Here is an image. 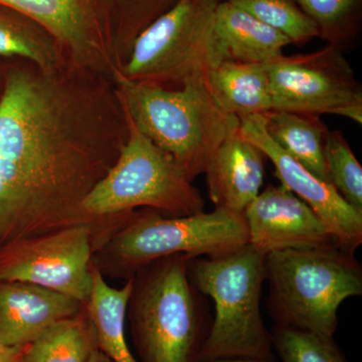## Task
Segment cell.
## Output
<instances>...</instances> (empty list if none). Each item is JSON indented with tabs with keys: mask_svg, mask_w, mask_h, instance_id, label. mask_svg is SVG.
<instances>
[{
	"mask_svg": "<svg viewBox=\"0 0 362 362\" xmlns=\"http://www.w3.org/2000/svg\"><path fill=\"white\" fill-rule=\"evenodd\" d=\"M115 82L66 63L26 62L4 71L0 92V243L87 225L84 201L109 173L129 136Z\"/></svg>",
	"mask_w": 362,
	"mask_h": 362,
	"instance_id": "1",
	"label": "cell"
},
{
	"mask_svg": "<svg viewBox=\"0 0 362 362\" xmlns=\"http://www.w3.org/2000/svg\"><path fill=\"white\" fill-rule=\"evenodd\" d=\"M177 0H0L40 23L71 65L115 82L136 39Z\"/></svg>",
	"mask_w": 362,
	"mask_h": 362,
	"instance_id": "2",
	"label": "cell"
},
{
	"mask_svg": "<svg viewBox=\"0 0 362 362\" xmlns=\"http://www.w3.org/2000/svg\"><path fill=\"white\" fill-rule=\"evenodd\" d=\"M189 259H157L132 278L127 313L140 362L201 361L213 319L188 277Z\"/></svg>",
	"mask_w": 362,
	"mask_h": 362,
	"instance_id": "3",
	"label": "cell"
},
{
	"mask_svg": "<svg viewBox=\"0 0 362 362\" xmlns=\"http://www.w3.org/2000/svg\"><path fill=\"white\" fill-rule=\"evenodd\" d=\"M115 85L130 122L173 157L192 182L204 173L221 143L240 128V119L218 106L206 82L166 89L118 76Z\"/></svg>",
	"mask_w": 362,
	"mask_h": 362,
	"instance_id": "4",
	"label": "cell"
},
{
	"mask_svg": "<svg viewBox=\"0 0 362 362\" xmlns=\"http://www.w3.org/2000/svg\"><path fill=\"white\" fill-rule=\"evenodd\" d=\"M265 275L276 326L325 337H334L342 302L362 295L361 264L338 246L270 252Z\"/></svg>",
	"mask_w": 362,
	"mask_h": 362,
	"instance_id": "5",
	"label": "cell"
},
{
	"mask_svg": "<svg viewBox=\"0 0 362 362\" xmlns=\"http://www.w3.org/2000/svg\"><path fill=\"white\" fill-rule=\"evenodd\" d=\"M265 257L247 244L225 256L188 262L190 282L216 307L199 361L233 357L276 361L272 333L261 313Z\"/></svg>",
	"mask_w": 362,
	"mask_h": 362,
	"instance_id": "6",
	"label": "cell"
},
{
	"mask_svg": "<svg viewBox=\"0 0 362 362\" xmlns=\"http://www.w3.org/2000/svg\"><path fill=\"white\" fill-rule=\"evenodd\" d=\"M249 244L244 214L214 209L211 213L166 218L145 209L132 211L104 243L102 251L117 274L135 276L157 259L225 256Z\"/></svg>",
	"mask_w": 362,
	"mask_h": 362,
	"instance_id": "7",
	"label": "cell"
},
{
	"mask_svg": "<svg viewBox=\"0 0 362 362\" xmlns=\"http://www.w3.org/2000/svg\"><path fill=\"white\" fill-rule=\"evenodd\" d=\"M216 0H177L136 39L120 77L166 89L207 82L223 61L216 33Z\"/></svg>",
	"mask_w": 362,
	"mask_h": 362,
	"instance_id": "8",
	"label": "cell"
},
{
	"mask_svg": "<svg viewBox=\"0 0 362 362\" xmlns=\"http://www.w3.org/2000/svg\"><path fill=\"white\" fill-rule=\"evenodd\" d=\"M83 206L95 218H113L138 207L181 216L204 211V201L173 157L130 122L129 136L115 164Z\"/></svg>",
	"mask_w": 362,
	"mask_h": 362,
	"instance_id": "9",
	"label": "cell"
},
{
	"mask_svg": "<svg viewBox=\"0 0 362 362\" xmlns=\"http://www.w3.org/2000/svg\"><path fill=\"white\" fill-rule=\"evenodd\" d=\"M273 110L331 114L362 123V87L349 61L331 45L264 64Z\"/></svg>",
	"mask_w": 362,
	"mask_h": 362,
	"instance_id": "10",
	"label": "cell"
},
{
	"mask_svg": "<svg viewBox=\"0 0 362 362\" xmlns=\"http://www.w3.org/2000/svg\"><path fill=\"white\" fill-rule=\"evenodd\" d=\"M106 230L69 226L14 240L0 257V281H20L87 304L92 290V255Z\"/></svg>",
	"mask_w": 362,
	"mask_h": 362,
	"instance_id": "11",
	"label": "cell"
},
{
	"mask_svg": "<svg viewBox=\"0 0 362 362\" xmlns=\"http://www.w3.org/2000/svg\"><path fill=\"white\" fill-rule=\"evenodd\" d=\"M240 134L259 147L275 166L281 185L311 207L338 247L354 254L362 243V211L345 202L330 183L314 175L276 144L267 133L265 117L240 119Z\"/></svg>",
	"mask_w": 362,
	"mask_h": 362,
	"instance_id": "12",
	"label": "cell"
},
{
	"mask_svg": "<svg viewBox=\"0 0 362 362\" xmlns=\"http://www.w3.org/2000/svg\"><path fill=\"white\" fill-rule=\"evenodd\" d=\"M249 245L262 254L338 246L308 204L284 185H269L244 213Z\"/></svg>",
	"mask_w": 362,
	"mask_h": 362,
	"instance_id": "13",
	"label": "cell"
},
{
	"mask_svg": "<svg viewBox=\"0 0 362 362\" xmlns=\"http://www.w3.org/2000/svg\"><path fill=\"white\" fill-rule=\"evenodd\" d=\"M84 309L78 300L47 288L0 281V343L23 349L54 324Z\"/></svg>",
	"mask_w": 362,
	"mask_h": 362,
	"instance_id": "14",
	"label": "cell"
},
{
	"mask_svg": "<svg viewBox=\"0 0 362 362\" xmlns=\"http://www.w3.org/2000/svg\"><path fill=\"white\" fill-rule=\"evenodd\" d=\"M266 154L240 134V128L221 143L204 171L214 209L244 214L261 192Z\"/></svg>",
	"mask_w": 362,
	"mask_h": 362,
	"instance_id": "15",
	"label": "cell"
},
{
	"mask_svg": "<svg viewBox=\"0 0 362 362\" xmlns=\"http://www.w3.org/2000/svg\"><path fill=\"white\" fill-rule=\"evenodd\" d=\"M214 26L223 59L264 65L291 44L283 33L225 0L216 4Z\"/></svg>",
	"mask_w": 362,
	"mask_h": 362,
	"instance_id": "16",
	"label": "cell"
},
{
	"mask_svg": "<svg viewBox=\"0 0 362 362\" xmlns=\"http://www.w3.org/2000/svg\"><path fill=\"white\" fill-rule=\"evenodd\" d=\"M207 87L226 113L242 119L265 115L273 101L265 65L223 59L209 71Z\"/></svg>",
	"mask_w": 362,
	"mask_h": 362,
	"instance_id": "17",
	"label": "cell"
},
{
	"mask_svg": "<svg viewBox=\"0 0 362 362\" xmlns=\"http://www.w3.org/2000/svg\"><path fill=\"white\" fill-rule=\"evenodd\" d=\"M132 289V279L122 288L112 287L105 281L101 269L93 264L92 290L85 311L94 329L98 349L112 362H139L131 354L125 333Z\"/></svg>",
	"mask_w": 362,
	"mask_h": 362,
	"instance_id": "18",
	"label": "cell"
},
{
	"mask_svg": "<svg viewBox=\"0 0 362 362\" xmlns=\"http://www.w3.org/2000/svg\"><path fill=\"white\" fill-rule=\"evenodd\" d=\"M264 117L271 139L317 177L330 183L324 159L330 130L320 120V116L270 111Z\"/></svg>",
	"mask_w": 362,
	"mask_h": 362,
	"instance_id": "19",
	"label": "cell"
},
{
	"mask_svg": "<svg viewBox=\"0 0 362 362\" xmlns=\"http://www.w3.org/2000/svg\"><path fill=\"white\" fill-rule=\"evenodd\" d=\"M0 57L42 69L68 63L45 28L30 16L4 4H0Z\"/></svg>",
	"mask_w": 362,
	"mask_h": 362,
	"instance_id": "20",
	"label": "cell"
},
{
	"mask_svg": "<svg viewBox=\"0 0 362 362\" xmlns=\"http://www.w3.org/2000/svg\"><path fill=\"white\" fill-rule=\"evenodd\" d=\"M98 349L85 309L59 321L25 347L21 362H88Z\"/></svg>",
	"mask_w": 362,
	"mask_h": 362,
	"instance_id": "21",
	"label": "cell"
},
{
	"mask_svg": "<svg viewBox=\"0 0 362 362\" xmlns=\"http://www.w3.org/2000/svg\"><path fill=\"white\" fill-rule=\"evenodd\" d=\"M318 30V37L344 52L361 33L362 0H294Z\"/></svg>",
	"mask_w": 362,
	"mask_h": 362,
	"instance_id": "22",
	"label": "cell"
},
{
	"mask_svg": "<svg viewBox=\"0 0 362 362\" xmlns=\"http://www.w3.org/2000/svg\"><path fill=\"white\" fill-rule=\"evenodd\" d=\"M289 39L304 45L318 37V30L294 0H225Z\"/></svg>",
	"mask_w": 362,
	"mask_h": 362,
	"instance_id": "23",
	"label": "cell"
},
{
	"mask_svg": "<svg viewBox=\"0 0 362 362\" xmlns=\"http://www.w3.org/2000/svg\"><path fill=\"white\" fill-rule=\"evenodd\" d=\"M271 333L281 362H347L334 337L276 325Z\"/></svg>",
	"mask_w": 362,
	"mask_h": 362,
	"instance_id": "24",
	"label": "cell"
},
{
	"mask_svg": "<svg viewBox=\"0 0 362 362\" xmlns=\"http://www.w3.org/2000/svg\"><path fill=\"white\" fill-rule=\"evenodd\" d=\"M330 185L345 202L362 211V168L340 131H330L324 149Z\"/></svg>",
	"mask_w": 362,
	"mask_h": 362,
	"instance_id": "25",
	"label": "cell"
},
{
	"mask_svg": "<svg viewBox=\"0 0 362 362\" xmlns=\"http://www.w3.org/2000/svg\"><path fill=\"white\" fill-rule=\"evenodd\" d=\"M23 350L25 347H8L0 343V362H21Z\"/></svg>",
	"mask_w": 362,
	"mask_h": 362,
	"instance_id": "26",
	"label": "cell"
},
{
	"mask_svg": "<svg viewBox=\"0 0 362 362\" xmlns=\"http://www.w3.org/2000/svg\"><path fill=\"white\" fill-rule=\"evenodd\" d=\"M199 362H276V361H262V359H252V358H238V357H233V358L207 359V361H202Z\"/></svg>",
	"mask_w": 362,
	"mask_h": 362,
	"instance_id": "27",
	"label": "cell"
},
{
	"mask_svg": "<svg viewBox=\"0 0 362 362\" xmlns=\"http://www.w3.org/2000/svg\"><path fill=\"white\" fill-rule=\"evenodd\" d=\"M88 362H112L109 357L105 356L103 352L101 350L96 349L94 352H93L92 356H90L89 361Z\"/></svg>",
	"mask_w": 362,
	"mask_h": 362,
	"instance_id": "28",
	"label": "cell"
},
{
	"mask_svg": "<svg viewBox=\"0 0 362 362\" xmlns=\"http://www.w3.org/2000/svg\"><path fill=\"white\" fill-rule=\"evenodd\" d=\"M216 1L220 2V1H221V0H216Z\"/></svg>",
	"mask_w": 362,
	"mask_h": 362,
	"instance_id": "29",
	"label": "cell"
}]
</instances>
